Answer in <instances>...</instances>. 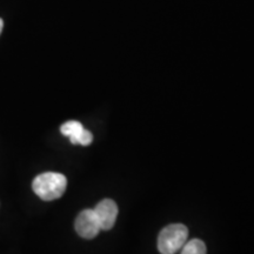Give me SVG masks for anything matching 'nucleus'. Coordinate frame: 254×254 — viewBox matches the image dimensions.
<instances>
[{
    "instance_id": "4",
    "label": "nucleus",
    "mask_w": 254,
    "mask_h": 254,
    "mask_svg": "<svg viewBox=\"0 0 254 254\" xmlns=\"http://www.w3.org/2000/svg\"><path fill=\"white\" fill-rule=\"evenodd\" d=\"M60 132L63 135L69 138L73 145L88 146L93 141V134L88 129L84 128V126L75 120L63 124L60 127Z\"/></svg>"
},
{
    "instance_id": "6",
    "label": "nucleus",
    "mask_w": 254,
    "mask_h": 254,
    "mask_svg": "<svg viewBox=\"0 0 254 254\" xmlns=\"http://www.w3.org/2000/svg\"><path fill=\"white\" fill-rule=\"evenodd\" d=\"M206 245L204 241L192 239L183 246L182 254H206Z\"/></svg>"
},
{
    "instance_id": "7",
    "label": "nucleus",
    "mask_w": 254,
    "mask_h": 254,
    "mask_svg": "<svg viewBox=\"0 0 254 254\" xmlns=\"http://www.w3.org/2000/svg\"><path fill=\"white\" fill-rule=\"evenodd\" d=\"M2 27H4V21H2V19L0 18V34H1L2 32Z\"/></svg>"
},
{
    "instance_id": "3",
    "label": "nucleus",
    "mask_w": 254,
    "mask_h": 254,
    "mask_svg": "<svg viewBox=\"0 0 254 254\" xmlns=\"http://www.w3.org/2000/svg\"><path fill=\"white\" fill-rule=\"evenodd\" d=\"M77 233L84 239H93L101 231L99 220L94 213V209H84L75 219L74 224Z\"/></svg>"
},
{
    "instance_id": "5",
    "label": "nucleus",
    "mask_w": 254,
    "mask_h": 254,
    "mask_svg": "<svg viewBox=\"0 0 254 254\" xmlns=\"http://www.w3.org/2000/svg\"><path fill=\"white\" fill-rule=\"evenodd\" d=\"M94 213L99 220L101 230L109 231L116 224L118 217V206L112 199H104L95 206Z\"/></svg>"
},
{
    "instance_id": "2",
    "label": "nucleus",
    "mask_w": 254,
    "mask_h": 254,
    "mask_svg": "<svg viewBox=\"0 0 254 254\" xmlns=\"http://www.w3.org/2000/svg\"><path fill=\"white\" fill-rule=\"evenodd\" d=\"M189 230L185 225H168L160 232L158 238V250L161 254L177 253L186 244Z\"/></svg>"
},
{
    "instance_id": "1",
    "label": "nucleus",
    "mask_w": 254,
    "mask_h": 254,
    "mask_svg": "<svg viewBox=\"0 0 254 254\" xmlns=\"http://www.w3.org/2000/svg\"><path fill=\"white\" fill-rule=\"evenodd\" d=\"M67 187V179L62 173L45 172L34 178L33 192L45 201H52L62 196Z\"/></svg>"
}]
</instances>
